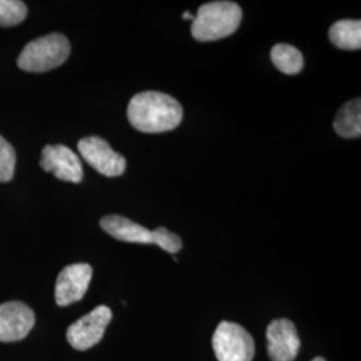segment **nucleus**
I'll use <instances>...</instances> for the list:
<instances>
[{"label":"nucleus","mask_w":361,"mask_h":361,"mask_svg":"<svg viewBox=\"0 0 361 361\" xmlns=\"http://www.w3.org/2000/svg\"><path fill=\"white\" fill-rule=\"evenodd\" d=\"M183 116L177 99L158 91H143L134 95L128 107L131 126L147 134H157L180 126Z\"/></svg>","instance_id":"1"},{"label":"nucleus","mask_w":361,"mask_h":361,"mask_svg":"<svg viewBox=\"0 0 361 361\" xmlns=\"http://www.w3.org/2000/svg\"><path fill=\"white\" fill-rule=\"evenodd\" d=\"M243 19V10L234 1H210L202 4L192 25V35L198 42H213L234 34Z\"/></svg>","instance_id":"2"},{"label":"nucleus","mask_w":361,"mask_h":361,"mask_svg":"<svg viewBox=\"0 0 361 361\" xmlns=\"http://www.w3.org/2000/svg\"><path fill=\"white\" fill-rule=\"evenodd\" d=\"M101 228L111 237L123 243L155 244L168 253H177L182 247L180 237L166 228L149 231L142 225L122 216H106L101 219Z\"/></svg>","instance_id":"3"},{"label":"nucleus","mask_w":361,"mask_h":361,"mask_svg":"<svg viewBox=\"0 0 361 361\" xmlns=\"http://www.w3.org/2000/svg\"><path fill=\"white\" fill-rule=\"evenodd\" d=\"M71 51L68 39L49 34L30 42L18 58V66L27 73H46L63 65Z\"/></svg>","instance_id":"4"},{"label":"nucleus","mask_w":361,"mask_h":361,"mask_svg":"<svg viewBox=\"0 0 361 361\" xmlns=\"http://www.w3.org/2000/svg\"><path fill=\"white\" fill-rule=\"evenodd\" d=\"M213 349L219 361H252L255 341L245 328L231 322H222L213 335Z\"/></svg>","instance_id":"5"},{"label":"nucleus","mask_w":361,"mask_h":361,"mask_svg":"<svg viewBox=\"0 0 361 361\" xmlns=\"http://www.w3.org/2000/svg\"><path fill=\"white\" fill-rule=\"evenodd\" d=\"M113 313L106 305H99L86 316L71 324L67 329V340L73 348L86 350L97 345L104 335Z\"/></svg>","instance_id":"6"},{"label":"nucleus","mask_w":361,"mask_h":361,"mask_svg":"<svg viewBox=\"0 0 361 361\" xmlns=\"http://www.w3.org/2000/svg\"><path fill=\"white\" fill-rule=\"evenodd\" d=\"M78 150L83 159L106 177H119L126 170V159L116 153L101 137H86L78 142Z\"/></svg>","instance_id":"7"},{"label":"nucleus","mask_w":361,"mask_h":361,"mask_svg":"<svg viewBox=\"0 0 361 361\" xmlns=\"http://www.w3.org/2000/svg\"><path fill=\"white\" fill-rule=\"evenodd\" d=\"M35 324V313L20 301L0 304V341L15 343L26 337Z\"/></svg>","instance_id":"8"},{"label":"nucleus","mask_w":361,"mask_h":361,"mask_svg":"<svg viewBox=\"0 0 361 361\" xmlns=\"http://www.w3.org/2000/svg\"><path fill=\"white\" fill-rule=\"evenodd\" d=\"M40 166L52 173L58 180L79 183L83 180L82 162L65 145H47L40 158Z\"/></svg>","instance_id":"9"},{"label":"nucleus","mask_w":361,"mask_h":361,"mask_svg":"<svg viewBox=\"0 0 361 361\" xmlns=\"http://www.w3.org/2000/svg\"><path fill=\"white\" fill-rule=\"evenodd\" d=\"M92 268L89 264H73L59 273L55 285V301L67 307L82 300L90 285Z\"/></svg>","instance_id":"10"},{"label":"nucleus","mask_w":361,"mask_h":361,"mask_svg":"<svg viewBox=\"0 0 361 361\" xmlns=\"http://www.w3.org/2000/svg\"><path fill=\"white\" fill-rule=\"evenodd\" d=\"M268 355L271 361H293L300 350V337L295 324L286 319L273 320L268 331Z\"/></svg>","instance_id":"11"},{"label":"nucleus","mask_w":361,"mask_h":361,"mask_svg":"<svg viewBox=\"0 0 361 361\" xmlns=\"http://www.w3.org/2000/svg\"><path fill=\"white\" fill-rule=\"evenodd\" d=\"M334 129L343 138H359L361 135L360 98L352 99L337 111Z\"/></svg>","instance_id":"12"},{"label":"nucleus","mask_w":361,"mask_h":361,"mask_svg":"<svg viewBox=\"0 0 361 361\" xmlns=\"http://www.w3.org/2000/svg\"><path fill=\"white\" fill-rule=\"evenodd\" d=\"M329 39L341 50H360V20H338L329 28Z\"/></svg>","instance_id":"13"},{"label":"nucleus","mask_w":361,"mask_h":361,"mask_svg":"<svg viewBox=\"0 0 361 361\" xmlns=\"http://www.w3.org/2000/svg\"><path fill=\"white\" fill-rule=\"evenodd\" d=\"M271 59L273 65L286 75L298 74L304 67V56L290 44L280 43L276 44L271 51Z\"/></svg>","instance_id":"14"},{"label":"nucleus","mask_w":361,"mask_h":361,"mask_svg":"<svg viewBox=\"0 0 361 361\" xmlns=\"http://www.w3.org/2000/svg\"><path fill=\"white\" fill-rule=\"evenodd\" d=\"M27 16V6L19 0H0V26L20 25Z\"/></svg>","instance_id":"15"},{"label":"nucleus","mask_w":361,"mask_h":361,"mask_svg":"<svg viewBox=\"0 0 361 361\" xmlns=\"http://www.w3.org/2000/svg\"><path fill=\"white\" fill-rule=\"evenodd\" d=\"M16 165L15 149L0 135V182L13 180Z\"/></svg>","instance_id":"16"},{"label":"nucleus","mask_w":361,"mask_h":361,"mask_svg":"<svg viewBox=\"0 0 361 361\" xmlns=\"http://www.w3.org/2000/svg\"><path fill=\"white\" fill-rule=\"evenodd\" d=\"M182 18L186 19V20H194V15H192L190 13H183Z\"/></svg>","instance_id":"17"},{"label":"nucleus","mask_w":361,"mask_h":361,"mask_svg":"<svg viewBox=\"0 0 361 361\" xmlns=\"http://www.w3.org/2000/svg\"><path fill=\"white\" fill-rule=\"evenodd\" d=\"M312 361H326V360H325V359H323V357H316V359H314V360H312Z\"/></svg>","instance_id":"18"}]
</instances>
